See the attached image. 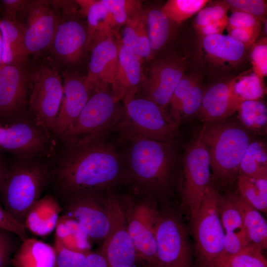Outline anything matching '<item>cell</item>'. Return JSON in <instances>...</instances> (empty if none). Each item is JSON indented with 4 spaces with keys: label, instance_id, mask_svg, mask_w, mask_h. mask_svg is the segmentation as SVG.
<instances>
[{
    "label": "cell",
    "instance_id": "277c9868",
    "mask_svg": "<svg viewBox=\"0 0 267 267\" xmlns=\"http://www.w3.org/2000/svg\"><path fill=\"white\" fill-rule=\"evenodd\" d=\"M124 109L106 89H95L75 122L61 135L69 145L106 139L116 130Z\"/></svg>",
    "mask_w": 267,
    "mask_h": 267
},
{
    "label": "cell",
    "instance_id": "f6af8a7d",
    "mask_svg": "<svg viewBox=\"0 0 267 267\" xmlns=\"http://www.w3.org/2000/svg\"><path fill=\"white\" fill-rule=\"evenodd\" d=\"M198 82L197 78L192 75H184L176 87L170 99L169 106L170 108L169 118L176 112L180 103L191 88Z\"/></svg>",
    "mask_w": 267,
    "mask_h": 267
},
{
    "label": "cell",
    "instance_id": "f907efd6",
    "mask_svg": "<svg viewBox=\"0 0 267 267\" xmlns=\"http://www.w3.org/2000/svg\"><path fill=\"white\" fill-rule=\"evenodd\" d=\"M227 18L228 17L226 16L212 22L199 29L198 32L202 37L211 35L222 34V31L226 27Z\"/></svg>",
    "mask_w": 267,
    "mask_h": 267
},
{
    "label": "cell",
    "instance_id": "83f0119b",
    "mask_svg": "<svg viewBox=\"0 0 267 267\" xmlns=\"http://www.w3.org/2000/svg\"><path fill=\"white\" fill-rule=\"evenodd\" d=\"M0 30L2 39V66L23 65L28 55L21 24L17 20H10L0 17Z\"/></svg>",
    "mask_w": 267,
    "mask_h": 267
},
{
    "label": "cell",
    "instance_id": "f5cc1de1",
    "mask_svg": "<svg viewBox=\"0 0 267 267\" xmlns=\"http://www.w3.org/2000/svg\"><path fill=\"white\" fill-rule=\"evenodd\" d=\"M8 170L3 162L0 159V193L6 177Z\"/></svg>",
    "mask_w": 267,
    "mask_h": 267
},
{
    "label": "cell",
    "instance_id": "f35d334b",
    "mask_svg": "<svg viewBox=\"0 0 267 267\" xmlns=\"http://www.w3.org/2000/svg\"><path fill=\"white\" fill-rule=\"evenodd\" d=\"M111 14L116 26L125 24L130 17L139 14L140 2L129 0H101Z\"/></svg>",
    "mask_w": 267,
    "mask_h": 267
},
{
    "label": "cell",
    "instance_id": "44dd1931",
    "mask_svg": "<svg viewBox=\"0 0 267 267\" xmlns=\"http://www.w3.org/2000/svg\"><path fill=\"white\" fill-rule=\"evenodd\" d=\"M63 86V97L53 128L56 133L61 135L75 122L91 93L85 78L67 75Z\"/></svg>",
    "mask_w": 267,
    "mask_h": 267
},
{
    "label": "cell",
    "instance_id": "ab89813d",
    "mask_svg": "<svg viewBox=\"0 0 267 267\" xmlns=\"http://www.w3.org/2000/svg\"><path fill=\"white\" fill-rule=\"evenodd\" d=\"M230 8L225 0L217 1L206 5L198 13L195 18L194 25L196 30L224 17Z\"/></svg>",
    "mask_w": 267,
    "mask_h": 267
},
{
    "label": "cell",
    "instance_id": "d590c367",
    "mask_svg": "<svg viewBox=\"0 0 267 267\" xmlns=\"http://www.w3.org/2000/svg\"><path fill=\"white\" fill-rule=\"evenodd\" d=\"M233 80L234 92L242 101L259 100L266 93L263 78L253 72Z\"/></svg>",
    "mask_w": 267,
    "mask_h": 267
},
{
    "label": "cell",
    "instance_id": "3957f363",
    "mask_svg": "<svg viewBox=\"0 0 267 267\" xmlns=\"http://www.w3.org/2000/svg\"><path fill=\"white\" fill-rule=\"evenodd\" d=\"M246 129L240 124L222 120L205 123L199 133L217 179L230 182L239 172L241 161L252 142Z\"/></svg>",
    "mask_w": 267,
    "mask_h": 267
},
{
    "label": "cell",
    "instance_id": "7a4b0ae2",
    "mask_svg": "<svg viewBox=\"0 0 267 267\" xmlns=\"http://www.w3.org/2000/svg\"><path fill=\"white\" fill-rule=\"evenodd\" d=\"M125 145L122 152L126 181L150 195L165 189L177 163L173 144L128 134H120Z\"/></svg>",
    "mask_w": 267,
    "mask_h": 267
},
{
    "label": "cell",
    "instance_id": "4316f807",
    "mask_svg": "<svg viewBox=\"0 0 267 267\" xmlns=\"http://www.w3.org/2000/svg\"><path fill=\"white\" fill-rule=\"evenodd\" d=\"M56 252L48 244L29 237L22 241L11 260L14 267H54Z\"/></svg>",
    "mask_w": 267,
    "mask_h": 267
},
{
    "label": "cell",
    "instance_id": "7402d4cb",
    "mask_svg": "<svg viewBox=\"0 0 267 267\" xmlns=\"http://www.w3.org/2000/svg\"><path fill=\"white\" fill-rule=\"evenodd\" d=\"M219 211L224 233V265L230 257L250 243L234 194L221 196Z\"/></svg>",
    "mask_w": 267,
    "mask_h": 267
},
{
    "label": "cell",
    "instance_id": "4dcf8cb0",
    "mask_svg": "<svg viewBox=\"0 0 267 267\" xmlns=\"http://www.w3.org/2000/svg\"><path fill=\"white\" fill-rule=\"evenodd\" d=\"M239 173L254 178L267 179L266 145L261 141L251 142L241 161Z\"/></svg>",
    "mask_w": 267,
    "mask_h": 267
},
{
    "label": "cell",
    "instance_id": "681fc988",
    "mask_svg": "<svg viewBox=\"0 0 267 267\" xmlns=\"http://www.w3.org/2000/svg\"><path fill=\"white\" fill-rule=\"evenodd\" d=\"M28 1L21 0H3L0 2V7L2 17L1 18L16 20L19 13L26 6Z\"/></svg>",
    "mask_w": 267,
    "mask_h": 267
},
{
    "label": "cell",
    "instance_id": "2e32d148",
    "mask_svg": "<svg viewBox=\"0 0 267 267\" xmlns=\"http://www.w3.org/2000/svg\"><path fill=\"white\" fill-rule=\"evenodd\" d=\"M185 68V62L180 58L163 59L155 62L140 87L143 95L141 97L153 101L168 115L166 109L184 75Z\"/></svg>",
    "mask_w": 267,
    "mask_h": 267
},
{
    "label": "cell",
    "instance_id": "52a82bcc",
    "mask_svg": "<svg viewBox=\"0 0 267 267\" xmlns=\"http://www.w3.org/2000/svg\"><path fill=\"white\" fill-rule=\"evenodd\" d=\"M117 131L174 144L178 125L153 101L135 96L125 103Z\"/></svg>",
    "mask_w": 267,
    "mask_h": 267
},
{
    "label": "cell",
    "instance_id": "816d5d0a",
    "mask_svg": "<svg viewBox=\"0 0 267 267\" xmlns=\"http://www.w3.org/2000/svg\"><path fill=\"white\" fill-rule=\"evenodd\" d=\"M81 267H109L106 260L99 252H89Z\"/></svg>",
    "mask_w": 267,
    "mask_h": 267
},
{
    "label": "cell",
    "instance_id": "1f68e13d",
    "mask_svg": "<svg viewBox=\"0 0 267 267\" xmlns=\"http://www.w3.org/2000/svg\"><path fill=\"white\" fill-rule=\"evenodd\" d=\"M239 195L258 211L267 213V179L254 178L239 174L237 178Z\"/></svg>",
    "mask_w": 267,
    "mask_h": 267
},
{
    "label": "cell",
    "instance_id": "ee69618b",
    "mask_svg": "<svg viewBox=\"0 0 267 267\" xmlns=\"http://www.w3.org/2000/svg\"><path fill=\"white\" fill-rule=\"evenodd\" d=\"M251 46L250 59L253 72L263 79L267 75V38L255 42Z\"/></svg>",
    "mask_w": 267,
    "mask_h": 267
},
{
    "label": "cell",
    "instance_id": "d6986e66",
    "mask_svg": "<svg viewBox=\"0 0 267 267\" xmlns=\"http://www.w3.org/2000/svg\"><path fill=\"white\" fill-rule=\"evenodd\" d=\"M92 44L89 70L85 82L90 90L106 89L114 80L118 63L119 44L111 38Z\"/></svg>",
    "mask_w": 267,
    "mask_h": 267
},
{
    "label": "cell",
    "instance_id": "5bb4252c",
    "mask_svg": "<svg viewBox=\"0 0 267 267\" xmlns=\"http://www.w3.org/2000/svg\"><path fill=\"white\" fill-rule=\"evenodd\" d=\"M124 211L129 233L134 247L136 261L155 267V226L159 213L149 197L131 203Z\"/></svg>",
    "mask_w": 267,
    "mask_h": 267
},
{
    "label": "cell",
    "instance_id": "30bf717a",
    "mask_svg": "<svg viewBox=\"0 0 267 267\" xmlns=\"http://www.w3.org/2000/svg\"><path fill=\"white\" fill-rule=\"evenodd\" d=\"M60 15L58 1H28L17 20L23 30L26 53L33 54L50 47Z\"/></svg>",
    "mask_w": 267,
    "mask_h": 267
},
{
    "label": "cell",
    "instance_id": "836d02e7",
    "mask_svg": "<svg viewBox=\"0 0 267 267\" xmlns=\"http://www.w3.org/2000/svg\"><path fill=\"white\" fill-rule=\"evenodd\" d=\"M152 51L160 49L166 44L170 33V20L161 9H152L145 17Z\"/></svg>",
    "mask_w": 267,
    "mask_h": 267
},
{
    "label": "cell",
    "instance_id": "e0dca14e",
    "mask_svg": "<svg viewBox=\"0 0 267 267\" xmlns=\"http://www.w3.org/2000/svg\"><path fill=\"white\" fill-rule=\"evenodd\" d=\"M30 75L23 65H3L0 69V123H6L25 105Z\"/></svg>",
    "mask_w": 267,
    "mask_h": 267
},
{
    "label": "cell",
    "instance_id": "8fae6325",
    "mask_svg": "<svg viewBox=\"0 0 267 267\" xmlns=\"http://www.w3.org/2000/svg\"><path fill=\"white\" fill-rule=\"evenodd\" d=\"M182 200L191 220L199 210L210 180V161L200 133L184 153Z\"/></svg>",
    "mask_w": 267,
    "mask_h": 267
},
{
    "label": "cell",
    "instance_id": "7c38bea8",
    "mask_svg": "<svg viewBox=\"0 0 267 267\" xmlns=\"http://www.w3.org/2000/svg\"><path fill=\"white\" fill-rule=\"evenodd\" d=\"M110 226L99 252L109 267H134L136 261L134 247L129 233L121 201L108 192Z\"/></svg>",
    "mask_w": 267,
    "mask_h": 267
},
{
    "label": "cell",
    "instance_id": "60d3db41",
    "mask_svg": "<svg viewBox=\"0 0 267 267\" xmlns=\"http://www.w3.org/2000/svg\"><path fill=\"white\" fill-rule=\"evenodd\" d=\"M53 247L56 252V261L54 267H81L87 254L70 250L64 247L57 239L55 238Z\"/></svg>",
    "mask_w": 267,
    "mask_h": 267
},
{
    "label": "cell",
    "instance_id": "6da1fadb",
    "mask_svg": "<svg viewBox=\"0 0 267 267\" xmlns=\"http://www.w3.org/2000/svg\"><path fill=\"white\" fill-rule=\"evenodd\" d=\"M62 197L85 191H110L126 181L121 152L106 139L69 145L53 177Z\"/></svg>",
    "mask_w": 267,
    "mask_h": 267
},
{
    "label": "cell",
    "instance_id": "7dc6e473",
    "mask_svg": "<svg viewBox=\"0 0 267 267\" xmlns=\"http://www.w3.org/2000/svg\"><path fill=\"white\" fill-rule=\"evenodd\" d=\"M0 229L13 233L23 241L29 238L25 226L0 205Z\"/></svg>",
    "mask_w": 267,
    "mask_h": 267
},
{
    "label": "cell",
    "instance_id": "5b68a950",
    "mask_svg": "<svg viewBox=\"0 0 267 267\" xmlns=\"http://www.w3.org/2000/svg\"><path fill=\"white\" fill-rule=\"evenodd\" d=\"M220 197L210 182L191 220L199 267H223L224 233L220 215Z\"/></svg>",
    "mask_w": 267,
    "mask_h": 267
},
{
    "label": "cell",
    "instance_id": "bcb514c9",
    "mask_svg": "<svg viewBox=\"0 0 267 267\" xmlns=\"http://www.w3.org/2000/svg\"><path fill=\"white\" fill-rule=\"evenodd\" d=\"M260 21L255 16L246 12L233 10L227 18V30L235 28H261Z\"/></svg>",
    "mask_w": 267,
    "mask_h": 267
},
{
    "label": "cell",
    "instance_id": "484cf974",
    "mask_svg": "<svg viewBox=\"0 0 267 267\" xmlns=\"http://www.w3.org/2000/svg\"><path fill=\"white\" fill-rule=\"evenodd\" d=\"M82 13L87 18L88 40L90 44L111 38L113 28L116 26L112 15L102 0H76Z\"/></svg>",
    "mask_w": 267,
    "mask_h": 267
},
{
    "label": "cell",
    "instance_id": "d4e9b609",
    "mask_svg": "<svg viewBox=\"0 0 267 267\" xmlns=\"http://www.w3.org/2000/svg\"><path fill=\"white\" fill-rule=\"evenodd\" d=\"M62 208L59 202L50 195L40 198L29 211L24 225L33 233L45 236L55 229Z\"/></svg>",
    "mask_w": 267,
    "mask_h": 267
},
{
    "label": "cell",
    "instance_id": "7bdbcfd3",
    "mask_svg": "<svg viewBox=\"0 0 267 267\" xmlns=\"http://www.w3.org/2000/svg\"><path fill=\"white\" fill-rule=\"evenodd\" d=\"M22 242L15 234L0 229V267L11 265V258Z\"/></svg>",
    "mask_w": 267,
    "mask_h": 267
},
{
    "label": "cell",
    "instance_id": "11a10c76",
    "mask_svg": "<svg viewBox=\"0 0 267 267\" xmlns=\"http://www.w3.org/2000/svg\"><path fill=\"white\" fill-rule=\"evenodd\" d=\"M6 126H2L0 125V141L1 137L6 129Z\"/></svg>",
    "mask_w": 267,
    "mask_h": 267
},
{
    "label": "cell",
    "instance_id": "8992f818",
    "mask_svg": "<svg viewBox=\"0 0 267 267\" xmlns=\"http://www.w3.org/2000/svg\"><path fill=\"white\" fill-rule=\"evenodd\" d=\"M51 178L47 170L40 165L20 163L12 166L0 192L4 209L24 225L29 211L41 198Z\"/></svg>",
    "mask_w": 267,
    "mask_h": 267
},
{
    "label": "cell",
    "instance_id": "9f6ffc18",
    "mask_svg": "<svg viewBox=\"0 0 267 267\" xmlns=\"http://www.w3.org/2000/svg\"><path fill=\"white\" fill-rule=\"evenodd\" d=\"M267 21L266 20V21L265 22V31L266 35H267Z\"/></svg>",
    "mask_w": 267,
    "mask_h": 267
},
{
    "label": "cell",
    "instance_id": "db71d44e",
    "mask_svg": "<svg viewBox=\"0 0 267 267\" xmlns=\"http://www.w3.org/2000/svg\"><path fill=\"white\" fill-rule=\"evenodd\" d=\"M2 39L1 31L0 30V69L2 66Z\"/></svg>",
    "mask_w": 267,
    "mask_h": 267
},
{
    "label": "cell",
    "instance_id": "cb8c5ba5",
    "mask_svg": "<svg viewBox=\"0 0 267 267\" xmlns=\"http://www.w3.org/2000/svg\"><path fill=\"white\" fill-rule=\"evenodd\" d=\"M44 140L32 125L16 123L6 126L0 141V148L13 153L30 156L42 150Z\"/></svg>",
    "mask_w": 267,
    "mask_h": 267
},
{
    "label": "cell",
    "instance_id": "d6a6232c",
    "mask_svg": "<svg viewBox=\"0 0 267 267\" xmlns=\"http://www.w3.org/2000/svg\"><path fill=\"white\" fill-rule=\"evenodd\" d=\"M238 117L242 125L256 132L267 129V108L265 104L259 100H244L238 108Z\"/></svg>",
    "mask_w": 267,
    "mask_h": 267
},
{
    "label": "cell",
    "instance_id": "9c48e42d",
    "mask_svg": "<svg viewBox=\"0 0 267 267\" xmlns=\"http://www.w3.org/2000/svg\"><path fill=\"white\" fill-rule=\"evenodd\" d=\"M33 87L31 110L39 125L53 129L63 95V86L57 68L43 63L30 75Z\"/></svg>",
    "mask_w": 267,
    "mask_h": 267
},
{
    "label": "cell",
    "instance_id": "c3c4849f",
    "mask_svg": "<svg viewBox=\"0 0 267 267\" xmlns=\"http://www.w3.org/2000/svg\"><path fill=\"white\" fill-rule=\"evenodd\" d=\"M261 28H235L228 30V35L242 43L246 47L251 46L259 35Z\"/></svg>",
    "mask_w": 267,
    "mask_h": 267
},
{
    "label": "cell",
    "instance_id": "ba28073f",
    "mask_svg": "<svg viewBox=\"0 0 267 267\" xmlns=\"http://www.w3.org/2000/svg\"><path fill=\"white\" fill-rule=\"evenodd\" d=\"M80 192L66 196L61 204L62 213L75 220L88 238L103 241L110 226L108 193Z\"/></svg>",
    "mask_w": 267,
    "mask_h": 267
},
{
    "label": "cell",
    "instance_id": "8d00e7d4",
    "mask_svg": "<svg viewBox=\"0 0 267 267\" xmlns=\"http://www.w3.org/2000/svg\"><path fill=\"white\" fill-rule=\"evenodd\" d=\"M259 247L250 244L230 257L223 267H267V262Z\"/></svg>",
    "mask_w": 267,
    "mask_h": 267
},
{
    "label": "cell",
    "instance_id": "e575fe53",
    "mask_svg": "<svg viewBox=\"0 0 267 267\" xmlns=\"http://www.w3.org/2000/svg\"><path fill=\"white\" fill-rule=\"evenodd\" d=\"M209 0H169L161 9L170 21L180 24L198 13Z\"/></svg>",
    "mask_w": 267,
    "mask_h": 267
},
{
    "label": "cell",
    "instance_id": "ac0fdd59",
    "mask_svg": "<svg viewBox=\"0 0 267 267\" xmlns=\"http://www.w3.org/2000/svg\"><path fill=\"white\" fill-rule=\"evenodd\" d=\"M247 48L228 35H209L202 37L200 59L210 68L225 71L237 67L243 61Z\"/></svg>",
    "mask_w": 267,
    "mask_h": 267
},
{
    "label": "cell",
    "instance_id": "74e56055",
    "mask_svg": "<svg viewBox=\"0 0 267 267\" xmlns=\"http://www.w3.org/2000/svg\"><path fill=\"white\" fill-rule=\"evenodd\" d=\"M203 96L202 88L197 82L182 100L176 112L171 117V119L179 125L183 117L186 118L197 114L201 107Z\"/></svg>",
    "mask_w": 267,
    "mask_h": 267
},
{
    "label": "cell",
    "instance_id": "f546056e",
    "mask_svg": "<svg viewBox=\"0 0 267 267\" xmlns=\"http://www.w3.org/2000/svg\"><path fill=\"white\" fill-rule=\"evenodd\" d=\"M241 213L243 225L250 244L262 250L267 246V223L258 210L248 204L239 194H234Z\"/></svg>",
    "mask_w": 267,
    "mask_h": 267
},
{
    "label": "cell",
    "instance_id": "b9f144b4",
    "mask_svg": "<svg viewBox=\"0 0 267 267\" xmlns=\"http://www.w3.org/2000/svg\"><path fill=\"white\" fill-rule=\"evenodd\" d=\"M233 10L241 11L257 17L260 22L266 21L267 12V0H225Z\"/></svg>",
    "mask_w": 267,
    "mask_h": 267
},
{
    "label": "cell",
    "instance_id": "4fadbf2b",
    "mask_svg": "<svg viewBox=\"0 0 267 267\" xmlns=\"http://www.w3.org/2000/svg\"><path fill=\"white\" fill-rule=\"evenodd\" d=\"M155 267H191L185 231L175 216L159 213L155 226Z\"/></svg>",
    "mask_w": 267,
    "mask_h": 267
},
{
    "label": "cell",
    "instance_id": "9a60e30c",
    "mask_svg": "<svg viewBox=\"0 0 267 267\" xmlns=\"http://www.w3.org/2000/svg\"><path fill=\"white\" fill-rule=\"evenodd\" d=\"M58 3L59 19L49 47L58 60L65 64H73L79 60L87 47V25L77 18L66 1L58 0Z\"/></svg>",
    "mask_w": 267,
    "mask_h": 267
},
{
    "label": "cell",
    "instance_id": "ffe728a7",
    "mask_svg": "<svg viewBox=\"0 0 267 267\" xmlns=\"http://www.w3.org/2000/svg\"><path fill=\"white\" fill-rule=\"evenodd\" d=\"M242 101L234 92L233 79L219 82L203 92L197 114L205 123L222 121L237 112Z\"/></svg>",
    "mask_w": 267,
    "mask_h": 267
},
{
    "label": "cell",
    "instance_id": "f1b7e54d",
    "mask_svg": "<svg viewBox=\"0 0 267 267\" xmlns=\"http://www.w3.org/2000/svg\"><path fill=\"white\" fill-rule=\"evenodd\" d=\"M122 39L123 45L140 59H148L152 54L145 16L138 14L126 22Z\"/></svg>",
    "mask_w": 267,
    "mask_h": 267
},
{
    "label": "cell",
    "instance_id": "603a6c76",
    "mask_svg": "<svg viewBox=\"0 0 267 267\" xmlns=\"http://www.w3.org/2000/svg\"><path fill=\"white\" fill-rule=\"evenodd\" d=\"M141 59L119 44L118 63L111 93L117 102H126L134 97L141 83Z\"/></svg>",
    "mask_w": 267,
    "mask_h": 267
}]
</instances>
